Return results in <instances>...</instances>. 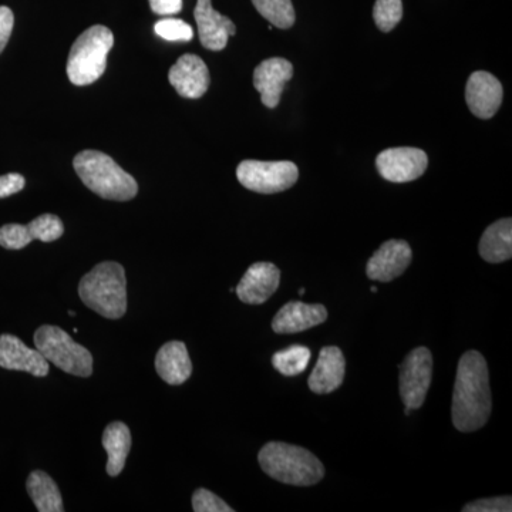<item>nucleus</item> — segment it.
<instances>
[{
  "label": "nucleus",
  "instance_id": "1",
  "mask_svg": "<svg viewBox=\"0 0 512 512\" xmlns=\"http://www.w3.org/2000/svg\"><path fill=\"white\" fill-rule=\"evenodd\" d=\"M493 409L490 373L484 356L476 350L464 353L458 362L451 419L461 433L480 430Z\"/></svg>",
  "mask_w": 512,
  "mask_h": 512
},
{
  "label": "nucleus",
  "instance_id": "2",
  "mask_svg": "<svg viewBox=\"0 0 512 512\" xmlns=\"http://www.w3.org/2000/svg\"><path fill=\"white\" fill-rule=\"evenodd\" d=\"M259 466L279 483L311 487L325 477V467L306 448L271 441L258 454Z\"/></svg>",
  "mask_w": 512,
  "mask_h": 512
},
{
  "label": "nucleus",
  "instance_id": "3",
  "mask_svg": "<svg viewBox=\"0 0 512 512\" xmlns=\"http://www.w3.org/2000/svg\"><path fill=\"white\" fill-rule=\"evenodd\" d=\"M73 167L83 184L104 200L130 201L137 195L136 178L101 151H82L74 157Z\"/></svg>",
  "mask_w": 512,
  "mask_h": 512
},
{
  "label": "nucleus",
  "instance_id": "4",
  "mask_svg": "<svg viewBox=\"0 0 512 512\" xmlns=\"http://www.w3.org/2000/svg\"><path fill=\"white\" fill-rule=\"evenodd\" d=\"M79 295L87 308L104 318H123L127 311L126 271L117 262H101L83 276Z\"/></svg>",
  "mask_w": 512,
  "mask_h": 512
},
{
  "label": "nucleus",
  "instance_id": "5",
  "mask_svg": "<svg viewBox=\"0 0 512 512\" xmlns=\"http://www.w3.org/2000/svg\"><path fill=\"white\" fill-rule=\"evenodd\" d=\"M114 45L113 32L103 25H94L77 37L67 60V76L76 86H89L103 76L107 56Z\"/></svg>",
  "mask_w": 512,
  "mask_h": 512
},
{
  "label": "nucleus",
  "instance_id": "6",
  "mask_svg": "<svg viewBox=\"0 0 512 512\" xmlns=\"http://www.w3.org/2000/svg\"><path fill=\"white\" fill-rule=\"evenodd\" d=\"M35 346L47 362L69 375L89 377L93 373L92 353L57 326H40L35 333Z\"/></svg>",
  "mask_w": 512,
  "mask_h": 512
},
{
  "label": "nucleus",
  "instance_id": "7",
  "mask_svg": "<svg viewBox=\"0 0 512 512\" xmlns=\"http://www.w3.org/2000/svg\"><path fill=\"white\" fill-rule=\"evenodd\" d=\"M237 177L247 190L276 194L296 184L299 168L292 161L245 160L238 165Z\"/></svg>",
  "mask_w": 512,
  "mask_h": 512
},
{
  "label": "nucleus",
  "instance_id": "8",
  "mask_svg": "<svg viewBox=\"0 0 512 512\" xmlns=\"http://www.w3.org/2000/svg\"><path fill=\"white\" fill-rule=\"evenodd\" d=\"M431 377H433V356L429 349L420 346L406 356L400 366V396L404 406L417 410L426 402Z\"/></svg>",
  "mask_w": 512,
  "mask_h": 512
},
{
  "label": "nucleus",
  "instance_id": "9",
  "mask_svg": "<svg viewBox=\"0 0 512 512\" xmlns=\"http://www.w3.org/2000/svg\"><path fill=\"white\" fill-rule=\"evenodd\" d=\"M376 167L390 183H410L426 173L429 157L420 148H387L377 156Z\"/></svg>",
  "mask_w": 512,
  "mask_h": 512
},
{
  "label": "nucleus",
  "instance_id": "10",
  "mask_svg": "<svg viewBox=\"0 0 512 512\" xmlns=\"http://www.w3.org/2000/svg\"><path fill=\"white\" fill-rule=\"evenodd\" d=\"M413 252L406 241L390 239L367 262L366 274L377 282H392L412 264Z\"/></svg>",
  "mask_w": 512,
  "mask_h": 512
},
{
  "label": "nucleus",
  "instance_id": "11",
  "mask_svg": "<svg viewBox=\"0 0 512 512\" xmlns=\"http://www.w3.org/2000/svg\"><path fill=\"white\" fill-rule=\"evenodd\" d=\"M503 96V84L491 73L474 72L468 79L467 106L478 119L488 120L494 117L500 110Z\"/></svg>",
  "mask_w": 512,
  "mask_h": 512
},
{
  "label": "nucleus",
  "instance_id": "12",
  "mask_svg": "<svg viewBox=\"0 0 512 512\" xmlns=\"http://www.w3.org/2000/svg\"><path fill=\"white\" fill-rule=\"evenodd\" d=\"M281 271L271 262H256L249 266L237 289L238 298L248 305H262L278 291Z\"/></svg>",
  "mask_w": 512,
  "mask_h": 512
},
{
  "label": "nucleus",
  "instance_id": "13",
  "mask_svg": "<svg viewBox=\"0 0 512 512\" xmlns=\"http://www.w3.org/2000/svg\"><path fill=\"white\" fill-rule=\"evenodd\" d=\"M168 80L185 99H200L210 87V70L201 57L184 55L171 67Z\"/></svg>",
  "mask_w": 512,
  "mask_h": 512
},
{
  "label": "nucleus",
  "instance_id": "14",
  "mask_svg": "<svg viewBox=\"0 0 512 512\" xmlns=\"http://www.w3.org/2000/svg\"><path fill=\"white\" fill-rule=\"evenodd\" d=\"M194 16L200 42L205 49L214 50V52L224 50L229 37L237 32L231 19L212 8L211 0H197Z\"/></svg>",
  "mask_w": 512,
  "mask_h": 512
},
{
  "label": "nucleus",
  "instance_id": "15",
  "mask_svg": "<svg viewBox=\"0 0 512 512\" xmlns=\"http://www.w3.org/2000/svg\"><path fill=\"white\" fill-rule=\"evenodd\" d=\"M293 77V66L282 57H271L256 66L254 87L261 93V100L268 109H275L281 101L286 83Z\"/></svg>",
  "mask_w": 512,
  "mask_h": 512
},
{
  "label": "nucleus",
  "instance_id": "16",
  "mask_svg": "<svg viewBox=\"0 0 512 512\" xmlns=\"http://www.w3.org/2000/svg\"><path fill=\"white\" fill-rule=\"evenodd\" d=\"M0 367L30 373L36 377L49 375V362L37 349L28 348L13 335H0Z\"/></svg>",
  "mask_w": 512,
  "mask_h": 512
},
{
  "label": "nucleus",
  "instance_id": "17",
  "mask_svg": "<svg viewBox=\"0 0 512 512\" xmlns=\"http://www.w3.org/2000/svg\"><path fill=\"white\" fill-rule=\"evenodd\" d=\"M326 319H328V311L320 303L308 305V303L292 301L286 303L276 313L272 320V329L278 335L305 332V330L322 325Z\"/></svg>",
  "mask_w": 512,
  "mask_h": 512
},
{
  "label": "nucleus",
  "instance_id": "18",
  "mask_svg": "<svg viewBox=\"0 0 512 512\" xmlns=\"http://www.w3.org/2000/svg\"><path fill=\"white\" fill-rule=\"evenodd\" d=\"M346 359L336 346L320 350L318 363L309 376V389L316 394H329L338 390L345 380Z\"/></svg>",
  "mask_w": 512,
  "mask_h": 512
},
{
  "label": "nucleus",
  "instance_id": "19",
  "mask_svg": "<svg viewBox=\"0 0 512 512\" xmlns=\"http://www.w3.org/2000/svg\"><path fill=\"white\" fill-rule=\"evenodd\" d=\"M156 369L158 376L165 383L178 386V384L187 382L192 373V363L187 346L177 340L165 343L163 348L158 350Z\"/></svg>",
  "mask_w": 512,
  "mask_h": 512
},
{
  "label": "nucleus",
  "instance_id": "20",
  "mask_svg": "<svg viewBox=\"0 0 512 512\" xmlns=\"http://www.w3.org/2000/svg\"><path fill=\"white\" fill-rule=\"evenodd\" d=\"M480 255L490 264L510 261L512 256V221L504 218L485 229L480 241Z\"/></svg>",
  "mask_w": 512,
  "mask_h": 512
},
{
  "label": "nucleus",
  "instance_id": "21",
  "mask_svg": "<svg viewBox=\"0 0 512 512\" xmlns=\"http://www.w3.org/2000/svg\"><path fill=\"white\" fill-rule=\"evenodd\" d=\"M103 447L109 456L107 474L111 477L120 476L131 448V433L126 424L121 421L109 424L103 433Z\"/></svg>",
  "mask_w": 512,
  "mask_h": 512
},
{
  "label": "nucleus",
  "instance_id": "22",
  "mask_svg": "<svg viewBox=\"0 0 512 512\" xmlns=\"http://www.w3.org/2000/svg\"><path fill=\"white\" fill-rule=\"evenodd\" d=\"M30 498L40 512H63L62 495L59 487L45 471H33L26 483Z\"/></svg>",
  "mask_w": 512,
  "mask_h": 512
},
{
  "label": "nucleus",
  "instance_id": "23",
  "mask_svg": "<svg viewBox=\"0 0 512 512\" xmlns=\"http://www.w3.org/2000/svg\"><path fill=\"white\" fill-rule=\"evenodd\" d=\"M311 356V349L302 345H293L276 352L272 357V365L281 375L298 376L305 372L311 362Z\"/></svg>",
  "mask_w": 512,
  "mask_h": 512
},
{
  "label": "nucleus",
  "instance_id": "24",
  "mask_svg": "<svg viewBox=\"0 0 512 512\" xmlns=\"http://www.w3.org/2000/svg\"><path fill=\"white\" fill-rule=\"evenodd\" d=\"M262 18L279 29H289L295 25L296 15L292 0H252Z\"/></svg>",
  "mask_w": 512,
  "mask_h": 512
},
{
  "label": "nucleus",
  "instance_id": "25",
  "mask_svg": "<svg viewBox=\"0 0 512 512\" xmlns=\"http://www.w3.org/2000/svg\"><path fill=\"white\" fill-rule=\"evenodd\" d=\"M403 18L402 0H376L373 8V19L379 30L392 32Z\"/></svg>",
  "mask_w": 512,
  "mask_h": 512
},
{
  "label": "nucleus",
  "instance_id": "26",
  "mask_svg": "<svg viewBox=\"0 0 512 512\" xmlns=\"http://www.w3.org/2000/svg\"><path fill=\"white\" fill-rule=\"evenodd\" d=\"M33 241L53 242L62 238L63 222L57 215L43 214L28 224Z\"/></svg>",
  "mask_w": 512,
  "mask_h": 512
},
{
  "label": "nucleus",
  "instance_id": "27",
  "mask_svg": "<svg viewBox=\"0 0 512 512\" xmlns=\"http://www.w3.org/2000/svg\"><path fill=\"white\" fill-rule=\"evenodd\" d=\"M154 32L168 42H190L194 30L181 19H161L154 26Z\"/></svg>",
  "mask_w": 512,
  "mask_h": 512
},
{
  "label": "nucleus",
  "instance_id": "28",
  "mask_svg": "<svg viewBox=\"0 0 512 512\" xmlns=\"http://www.w3.org/2000/svg\"><path fill=\"white\" fill-rule=\"evenodd\" d=\"M33 241L28 225L8 224L0 228V247L6 249H23Z\"/></svg>",
  "mask_w": 512,
  "mask_h": 512
},
{
  "label": "nucleus",
  "instance_id": "29",
  "mask_svg": "<svg viewBox=\"0 0 512 512\" xmlns=\"http://www.w3.org/2000/svg\"><path fill=\"white\" fill-rule=\"evenodd\" d=\"M192 508L195 512H232L231 507L225 501H222L218 495L198 488L192 495Z\"/></svg>",
  "mask_w": 512,
  "mask_h": 512
},
{
  "label": "nucleus",
  "instance_id": "30",
  "mask_svg": "<svg viewBox=\"0 0 512 512\" xmlns=\"http://www.w3.org/2000/svg\"><path fill=\"white\" fill-rule=\"evenodd\" d=\"M464 512H511L512 498L510 495L505 497L484 498V500L474 501L463 508Z\"/></svg>",
  "mask_w": 512,
  "mask_h": 512
},
{
  "label": "nucleus",
  "instance_id": "31",
  "mask_svg": "<svg viewBox=\"0 0 512 512\" xmlns=\"http://www.w3.org/2000/svg\"><path fill=\"white\" fill-rule=\"evenodd\" d=\"M25 178L18 173H10L0 177V198L18 194L25 188Z\"/></svg>",
  "mask_w": 512,
  "mask_h": 512
},
{
  "label": "nucleus",
  "instance_id": "32",
  "mask_svg": "<svg viewBox=\"0 0 512 512\" xmlns=\"http://www.w3.org/2000/svg\"><path fill=\"white\" fill-rule=\"evenodd\" d=\"M13 25H15V16H13L12 10L6 6H0V53L8 45Z\"/></svg>",
  "mask_w": 512,
  "mask_h": 512
},
{
  "label": "nucleus",
  "instance_id": "33",
  "mask_svg": "<svg viewBox=\"0 0 512 512\" xmlns=\"http://www.w3.org/2000/svg\"><path fill=\"white\" fill-rule=\"evenodd\" d=\"M150 8L156 15H177L183 9V0H150Z\"/></svg>",
  "mask_w": 512,
  "mask_h": 512
},
{
  "label": "nucleus",
  "instance_id": "34",
  "mask_svg": "<svg viewBox=\"0 0 512 512\" xmlns=\"http://www.w3.org/2000/svg\"><path fill=\"white\" fill-rule=\"evenodd\" d=\"M305 291H306L305 288L299 289V295H301V296L305 295Z\"/></svg>",
  "mask_w": 512,
  "mask_h": 512
},
{
  "label": "nucleus",
  "instance_id": "35",
  "mask_svg": "<svg viewBox=\"0 0 512 512\" xmlns=\"http://www.w3.org/2000/svg\"><path fill=\"white\" fill-rule=\"evenodd\" d=\"M372 292H373V293H376V292H377V288H376V286H373V288H372Z\"/></svg>",
  "mask_w": 512,
  "mask_h": 512
}]
</instances>
